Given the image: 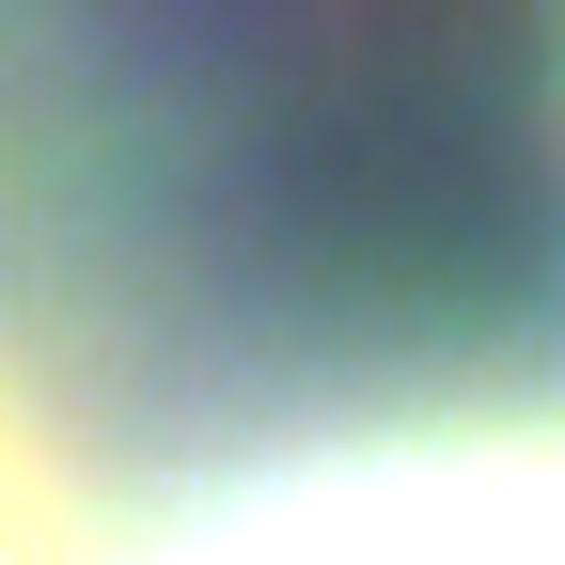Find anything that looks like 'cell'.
Instances as JSON below:
<instances>
[{"label": "cell", "instance_id": "6da1fadb", "mask_svg": "<svg viewBox=\"0 0 565 565\" xmlns=\"http://www.w3.org/2000/svg\"><path fill=\"white\" fill-rule=\"evenodd\" d=\"M362 362L126 189L0 141V565H141L204 456Z\"/></svg>", "mask_w": 565, "mask_h": 565}]
</instances>
